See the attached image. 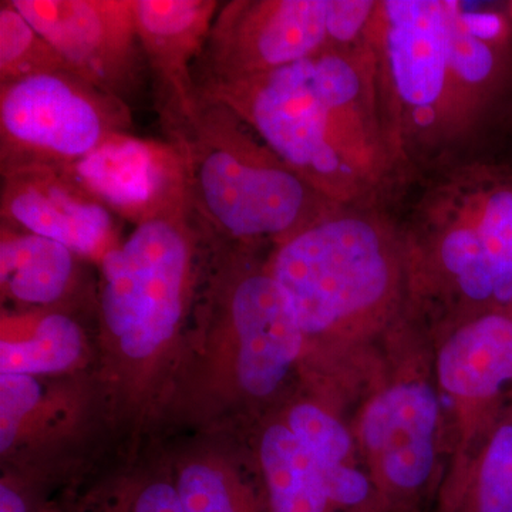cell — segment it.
I'll use <instances>...</instances> for the list:
<instances>
[{
    "mask_svg": "<svg viewBox=\"0 0 512 512\" xmlns=\"http://www.w3.org/2000/svg\"><path fill=\"white\" fill-rule=\"evenodd\" d=\"M70 72L126 101L143 86L147 62L134 0H12Z\"/></svg>",
    "mask_w": 512,
    "mask_h": 512,
    "instance_id": "obj_11",
    "label": "cell"
},
{
    "mask_svg": "<svg viewBox=\"0 0 512 512\" xmlns=\"http://www.w3.org/2000/svg\"><path fill=\"white\" fill-rule=\"evenodd\" d=\"M265 512H338L318 464L285 421L266 427L259 441Z\"/></svg>",
    "mask_w": 512,
    "mask_h": 512,
    "instance_id": "obj_19",
    "label": "cell"
},
{
    "mask_svg": "<svg viewBox=\"0 0 512 512\" xmlns=\"http://www.w3.org/2000/svg\"><path fill=\"white\" fill-rule=\"evenodd\" d=\"M265 264L306 343L375 330L410 292L402 231L383 202L335 208L272 248Z\"/></svg>",
    "mask_w": 512,
    "mask_h": 512,
    "instance_id": "obj_3",
    "label": "cell"
},
{
    "mask_svg": "<svg viewBox=\"0 0 512 512\" xmlns=\"http://www.w3.org/2000/svg\"><path fill=\"white\" fill-rule=\"evenodd\" d=\"M184 512H265L264 500L227 467L195 461L175 481Z\"/></svg>",
    "mask_w": 512,
    "mask_h": 512,
    "instance_id": "obj_22",
    "label": "cell"
},
{
    "mask_svg": "<svg viewBox=\"0 0 512 512\" xmlns=\"http://www.w3.org/2000/svg\"><path fill=\"white\" fill-rule=\"evenodd\" d=\"M437 382L485 430L512 406V309L471 313L441 343Z\"/></svg>",
    "mask_w": 512,
    "mask_h": 512,
    "instance_id": "obj_14",
    "label": "cell"
},
{
    "mask_svg": "<svg viewBox=\"0 0 512 512\" xmlns=\"http://www.w3.org/2000/svg\"><path fill=\"white\" fill-rule=\"evenodd\" d=\"M84 350L79 323L59 311L3 316L0 375L43 376L72 369Z\"/></svg>",
    "mask_w": 512,
    "mask_h": 512,
    "instance_id": "obj_18",
    "label": "cell"
},
{
    "mask_svg": "<svg viewBox=\"0 0 512 512\" xmlns=\"http://www.w3.org/2000/svg\"><path fill=\"white\" fill-rule=\"evenodd\" d=\"M437 512H512V406L485 433L476 466L444 488Z\"/></svg>",
    "mask_w": 512,
    "mask_h": 512,
    "instance_id": "obj_20",
    "label": "cell"
},
{
    "mask_svg": "<svg viewBox=\"0 0 512 512\" xmlns=\"http://www.w3.org/2000/svg\"><path fill=\"white\" fill-rule=\"evenodd\" d=\"M225 245L229 259L212 289V313L234 350L238 389L251 399H268L281 389L308 343L266 264L248 261L251 248Z\"/></svg>",
    "mask_w": 512,
    "mask_h": 512,
    "instance_id": "obj_9",
    "label": "cell"
},
{
    "mask_svg": "<svg viewBox=\"0 0 512 512\" xmlns=\"http://www.w3.org/2000/svg\"><path fill=\"white\" fill-rule=\"evenodd\" d=\"M0 512H30L28 500L5 481L0 485Z\"/></svg>",
    "mask_w": 512,
    "mask_h": 512,
    "instance_id": "obj_25",
    "label": "cell"
},
{
    "mask_svg": "<svg viewBox=\"0 0 512 512\" xmlns=\"http://www.w3.org/2000/svg\"><path fill=\"white\" fill-rule=\"evenodd\" d=\"M451 0H377L367 40L404 177L466 158L450 64Z\"/></svg>",
    "mask_w": 512,
    "mask_h": 512,
    "instance_id": "obj_5",
    "label": "cell"
},
{
    "mask_svg": "<svg viewBox=\"0 0 512 512\" xmlns=\"http://www.w3.org/2000/svg\"><path fill=\"white\" fill-rule=\"evenodd\" d=\"M220 8L215 0H134L164 131L181 123L194 106L198 87L192 70Z\"/></svg>",
    "mask_w": 512,
    "mask_h": 512,
    "instance_id": "obj_15",
    "label": "cell"
},
{
    "mask_svg": "<svg viewBox=\"0 0 512 512\" xmlns=\"http://www.w3.org/2000/svg\"><path fill=\"white\" fill-rule=\"evenodd\" d=\"M392 214L406 245L410 292L460 311L512 309V164L470 157L414 174Z\"/></svg>",
    "mask_w": 512,
    "mask_h": 512,
    "instance_id": "obj_2",
    "label": "cell"
},
{
    "mask_svg": "<svg viewBox=\"0 0 512 512\" xmlns=\"http://www.w3.org/2000/svg\"><path fill=\"white\" fill-rule=\"evenodd\" d=\"M208 234L194 212L144 222L101 259L100 319L131 362L154 359L177 336Z\"/></svg>",
    "mask_w": 512,
    "mask_h": 512,
    "instance_id": "obj_6",
    "label": "cell"
},
{
    "mask_svg": "<svg viewBox=\"0 0 512 512\" xmlns=\"http://www.w3.org/2000/svg\"><path fill=\"white\" fill-rule=\"evenodd\" d=\"M504 160H507L508 163L512 164V150H511L510 156H508L507 158H504Z\"/></svg>",
    "mask_w": 512,
    "mask_h": 512,
    "instance_id": "obj_27",
    "label": "cell"
},
{
    "mask_svg": "<svg viewBox=\"0 0 512 512\" xmlns=\"http://www.w3.org/2000/svg\"><path fill=\"white\" fill-rule=\"evenodd\" d=\"M198 90L335 204H377L403 183L369 40Z\"/></svg>",
    "mask_w": 512,
    "mask_h": 512,
    "instance_id": "obj_1",
    "label": "cell"
},
{
    "mask_svg": "<svg viewBox=\"0 0 512 512\" xmlns=\"http://www.w3.org/2000/svg\"><path fill=\"white\" fill-rule=\"evenodd\" d=\"M440 417L439 393L419 379L383 387L360 414L357 443L387 512H419L433 488Z\"/></svg>",
    "mask_w": 512,
    "mask_h": 512,
    "instance_id": "obj_10",
    "label": "cell"
},
{
    "mask_svg": "<svg viewBox=\"0 0 512 512\" xmlns=\"http://www.w3.org/2000/svg\"><path fill=\"white\" fill-rule=\"evenodd\" d=\"M164 134L183 158L192 212L224 244L276 247L342 207L303 181L234 111L200 90L190 114Z\"/></svg>",
    "mask_w": 512,
    "mask_h": 512,
    "instance_id": "obj_4",
    "label": "cell"
},
{
    "mask_svg": "<svg viewBox=\"0 0 512 512\" xmlns=\"http://www.w3.org/2000/svg\"><path fill=\"white\" fill-rule=\"evenodd\" d=\"M131 127L126 101L69 70L2 84L0 171L76 163Z\"/></svg>",
    "mask_w": 512,
    "mask_h": 512,
    "instance_id": "obj_8",
    "label": "cell"
},
{
    "mask_svg": "<svg viewBox=\"0 0 512 512\" xmlns=\"http://www.w3.org/2000/svg\"><path fill=\"white\" fill-rule=\"evenodd\" d=\"M0 174L2 224L53 239L96 264L123 241L119 218L60 168L26 165Z\"/></svg>",
    "mask_w": 512,
    "mask_h": 512,
    "instance_id": "obj_13",
    "label": "cell"
},
{
    "mask_svg": "<svg viewBox=\"0 0 512 512\" xmlns=\"http://www.w3.org/2000/svg\"><path fill=\"white\" fill-rule=\"evenodd\" d=\"M79 258L53 239L2 224L0 285L3 299L49 309L74 288Z\"/></svg>",
    "mask_w": 512,
    "mask_h": 512,
    "instance_id": "obj_17",
    "label": "cell"
},
{
    "mask_svg": "<svg viewBox=\"0 0 512 512\" xmlns=\"http://www.w3.org/2000/svg\"><path fill=\"white\" fill-rule=\"evenodd\" d=\"M285 424L318 464L338 512H387L369 473L360 470L348 427L322 406L301 402L286 412Z\"/></svg>",
    "mask_w": 512,
    "mask_h": 512,
    "instance_id": "obj_16",
    "label": "cell"
},
{
    "mask_svg": "<svg viewBox=\"0 0 512 512\" xmlns=\"http://www.w3.org/2000/svg\"><path fill=\"white\" fill-rule=\"evenodd\" d=\"M103 512H184L175 483L153 480L126 493Z\"/></svg>",
    "mask_w": 512,
    "mask_h": 512,
    "instance_id": "obj_24",
    "label": "cell"
},
{
    "mask_svg": "<svg viewBox=\"0 0 512 512\" xmlns=\"http://www.w3.org/2000/svg\"><path fill=\"white\" fill-rule=\"evenodd\" d=\"M373 0H232L218 10L197 63V87L288 66L365 42Z\"/></svg>",
    "mask_w": 512,
    "mask_h": 512,
    "instance_id": "obj_7",
    "label": "cell"
},
{
    "mask_svg": "<svg viewBox=\"0 0 512 512\" xmlns=\"http://www.w3.org/2000/svg\"><path fill=\"white\" fill-rule=\"evenodd\" d=\"M43 387L37 377L0 375V450L15 446L23 427L43 403Z\"/></svg>",
    "mask_w": 512,
    "mask_h": 512,
    "instance_id": "obj_23",
    "label": "cell"
},
{
    "mask_svg": "<svg viewBox=\"0 0 512 512\" xmlns=\"http://www.w3.org/2000/svg\"><path fill=\"white\" fill-rule=\"evenodd\" d=\"M57 168L134 227L192 211L183 158L168 141L116 134L89 156Z\"/></svg>",
    "mask_w": 512,
    "mask_h": 512,
    "instance_id": "obj_12",
    "label": "cell"
},
{
    "mask_svg": "<svg viewBox=\"0 0 512 512\" xmlns=\"http://www.w3.org/2000/svg\"><path fill=\"white\" fill-rule=\"evenodd\" d=\"M504 9L507 10L508 15L512 18V2L505 3Z\"/></svg>",
    "mask_w": 512,
    "mask_h": 512,
    "instance_id": "obj_26",
    "label": "cell"
},
{
    "mask_svg": "<svg viewBox=\"0 0 512 512\" xmlns=\"http://www.w3.org/2000/svg\"><path fill=\"white\" fill-rule=\"evenodd\" d=\"M66 63L13 6L0 2V86L39 74L63 72ZM70 72V70H69Z\"/></svg>",
    "mask_w": 512,
    "mask_h": 512,
    "instance_id": "obj_21",
    "label": "cell"
}]
</instances>
